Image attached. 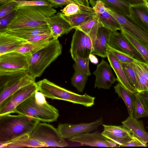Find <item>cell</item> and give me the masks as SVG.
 Here are the masks:
<instances>
[{
    "mask_svg": "<svg viewBox=\"0 0 148 148\" xmlns=\"http://www.w3.org/2000/svg\"><path fill=\"white\" fill-rule=\"evenodd\" d=\"M18 8V4L14 1L0 9V18L14 10H17Z\"/></svg>",
    "mask_w": 148,
    "mask_h": 148,
    "instance_id": "cell-41",
    "label": "cell"
},
{
    "mask_svg": "<svg viewBox=\"0 0 148 148\" xmlns=\"http://www.w3.org/2000/svg\"><path fill=\"white\" fill-rule=\"evenodd\" d=\"M130 5L141 4H145L146 0H124Z\"/></svg>",
    "mask_w": 148,
    "mask_h": 148,
    "instance_id": "cell-45",
    "label": "cell"
},
{
    "mask_svg": "<svg viewBox=\"0 0 148 148\" xmlns=\"http://www.w3.org/2000/svg\"><path fill=\"white\" fill-rule=\"evenodd\" d=\"M121 33L135 48L148 64V46L142 43L123 30Z\"/></svg>",
    "mask_w": 148,
    "mask_h": 148,
    "instance_id": "cell-29",
    "label": "cell"
},
{
    "mask_svg": "<svg viewBox=\"0 0 148 148\" xmlns=\"http://www.w3.org/2000/svg\"><path fill=\"white\" fill-rule=\"evenodd\" d=\"M147 147V145L141 141L138 138L133 136L131 140L129 141L123 147Z\"/></svg>",
    "mask_w": 148,
    "mask_h": 148,
    "instance_id": "cell-43",
    "label": "cell"
},
{
    "mask_svg": "<svg viewBox=\"0 0 148 148\" xmlns=\"http://www.w3.org/2000/svg\"><path fill=\"white\" fill-rule=\"evenodd\" d=\"M35 79L27 71L0 72V105L16 91L35 82Z\"/></svg>",
    "mask_w": 148,
    "mask_h": 148,
    "instance_id": "cell-5",
    "label": "cell"
},
{
    "mask_svg": "<svg viewBox=\"0 0 148 148\" xmlns=\"http://www.w3.org/2000/svg\"><path fill=\"white\" fill-rule=\"evenodd\" d=\"M108 49L112 52L117 60L121 63L130 64L133 62L135 59L132 56L115 49L109 45Z\"/></svg>",
    "mask_w": 148,
    "mask_h": 148,
    "instance_id": "cell-36",
    "label": "cell"
},
{
    "mask_svg": "<svg viewBox=\"0 0 148 148\" xmlns=\"http://www.w3.org/2000/svg\"><path fill=\"white\" fill-rule=\"evenodd\" d=\"M26 42V40L5 33H0V55L13 51Z\"/></svg>",
    "mask_w": 148,
    "mask_h": 148,
    "instance_id": "cell-23",
    "label": "cell"
},
{
    "mask_svg": "<svg viewBox=\"0 0 148 148\" xmlns=\"http://www.w3.org/2000/svg\"><path fill=\"white\" fill-rule=\"evenodd\" d=\"M50 3L53 5L55 7H62L63 6H66L71 3H75L81 8L82 10L91 12L92 11V8L90 7H87L82 5L76 2L70 0H46Z\"/></svg>",
    "mask_w": 148,
    "mask_h": 148,
    "instance_id": "cell-37",
    "label": "cell"
},
{
    "mask_svg": "<svg viewBox=\"0 0 148 148\" xmlns=\"http://www.w3.org/2000/svg\"><path fill=\"white\" fill-rule=\"evenodd\" d=\"M62 14L72 27L73 29H74L89 19L95 13V12L82 10L80 13L70 16H66L62 12Z\"/></svg>",
    "mask_w": 148,
    "mask_h": 148,
    "instance_id": "cell-27",
    "label": "cell"
},
{
    "mask_svg": "<svg viewBox=\"0 0 148 148\" xmlns=\"http://www.w3.org/2000/svg\"><path fill=\"white\" fill-rule=\"evenodd\" d=\"M124 16H130V5L124 0H99Z\"/></svg>",
    "mask_w": 148,
    "mask_h": 148,
    "instance_id": "cell-30",
    "label": "cell"
},
{
    "mask_svg": "<svg viewBox=\"0 0 148 148\" xmlns=\"http://www.w3.org/2000/svg\"><path fill=\"white\" fill-rule=\"evenodd\" d=\"M82 10L80 6L75 3L69 4L60 10L66 16L75 15L81 13Z\"/></svg>",
    "mask_w": 148,
    "mask_h": 148,
    "instance_id": "cell-39",
    "label": "cell"
},
{
    "mask_svg": "<svg viewBox=\"0 0 148 148\" xmlns=\"http://www.w3.org/2000/svg\"><path fill=\"white\" fill-rule=\"evenodd\" d=\"M112 32L103 26L99 27L91 54L103 58L107 57L110 38Z\"/></svg>",
    "mask_w": 148,
    "mask_h": 148,
    "instance_id": "cell-17",
    "label": "cell"
},
{
    "mask_svg": "<svg viewBox=\"0 0 148 148\" xmlns=\"http://www.w3.org/2000/svg\"><path fill=\"white\" fill-rule=\"evenodd\" d=\"M100 22L99 16L95 14L74 29L79 30L86 34H87Z\"/></svg>",
    "mask_w": 148,
    "mask_h": 148,
    "instance_id": "cell-34",
    "label": "cell"
},
{
    "mask_svg": "<svg viewBox=\"0 0 148 148\" xmlns=\"http://www.w3.org/2000/svg\"><path fill=\"white\" fill-rule=\"evenodd\" d=\"M86 36V34L82 31L75 29L73 35L70 50L74 61L78 57L83 58H89L90 53L87 47Z\"/></svg>",
    "mask_w": 148,
    "mask_h": 148,
    "instance_id": "cell-16",
    "label": "cell"
},
{
    "mask_svg": "<svg viewBox=\"0 0 148 148\" xmlns=\"http://www.w3.org/2000/svg\"><path fill=\"white\" fill-rule=\"evenodd\" d=\"M29 135H25L8 143L0 145V147L3 148L46 147L44 144L31 138Z\"/></svg>",
    "mask_w": 148,
    "mask_h": 148,
    "instance_id": "cell-24",
    "label": "cell"
},
{
    "mask_svg": "<svg viewBox=\"0 0 148 148\" xmlns=\"http://www.w3.org/2000/svg\"><path fill=\"white\" fill-rule=\"evenodd\" d=\"M147 128H148V127H147Z\"/></svg>",
    "mask_w": 148,
    "mask_h": 148,
    "instance_id": "cell-51",
    "label": "cell"
},
{
    "mask_svg": "<svg viewBox=\"0 0 148 148\" xmlns=\"http://www.w3.org/2000/svg\"><path fill=\"white\" fill-rule=\"evenodd\" d=\"M115 92L123 101L129 115H133L135 101L134 94L127 90L120 82L114 87Z\"/></svg>",
    "mask_w": 148,
    "mask_h": 148,
    "instance_id": "cell-25",
    "label": "cell"
},
{
    "mask_svg": "<svg viewBox=\"0 0 148 148\" xmlns=\"http://www.w3.org/2000/svg\"><path fill=\"white\" fill-rule=\"evenodd\" d=\"M89 58L90 60L93 64H96L98 63V59L94 55L90 54L89 55Z\"/></svg>",
    "mask_w": 148,
    "mask_h": 148,
    "instance_id": "cell-47",
    "label": "cell"
},
{
    "mask_svg": "<svg viewBox=\"0 0 148 148\" xmlns=\"http://www.w3.org/2000/svg\"><path fill=\"white\" fill-rule=\"evenodd\" d=\"M27 56L20 53L12 51L0 55V72L27 71Z\"/></svg>",
    "mask_w": 148,
    "mask_h": 148,
    "instance_id": "cell-9",
    "label": "cell"
},
{
    "mask_svg": "<svg viewBox=\"0 0 148 148\" xmlns=\"http://www.w3.org/2000/svg\"><path fill=\"white\" fill-rule=\"evenodd\" d=\"M130 11L131 18L148 31V7L146 4L131 5Z\"/></svg>",
    "mask_w": 148,
    "mask_h": 148,
    "instance_id": "cell-21",
    "label": "cell"
},
{
    "mask_svg": "<svg viewBox=\"0 0 148 148\" xmlns=\"http://www.w3.org/2000/svg\"><path fill=\"white\" fill-rule=\"evenodd\" d=\"M29 136L31 138L44 144L46 147H64L68 146L57 129L45 123L40 122Z\"/></svg>",
    "mask_w": 148,
    "mask_h": 148,
    "instance_id": "cell-6",
    "label": "cell"
},
{
    "mask_svg": "<svg viewBox=\"0 0 148 148\" xmlns=\"http://www.w3.org/2000/svg\"><path fill=\"white\" fill-rule=\"evenodd\" d=\"M51 38H53L51 33H43L33 36L27 39L26 41L27 42L38 41Z\"/></svg>",
    "mask_w": 148,
    "mask_h": 148,
    "instance_id": "cell-42",
    "label": "cell"
},
{
    "mask_svg": "<svg viewBox=\"0 0 148 148\" xmlns=\"http://www.w3.org/2000/svg\"><path fill=\"white\" fill-rule=\"evenodd\" d=\"M103 123V119L101 118L89 123H81L77 124L60 123L57 129L64 139H69L75 136L96 130Z\"/></svg>",
    "mask_w": 148,
    "mask_h": 148,
    "instance_id": "cell-10",
    "label": "cell"
},
{
    "mask_svg": "<svg viewBox=\"0 0 148 148\" xmlns=\"http://www.w3.org/2000/svg\"><path fill=\"white\" fill-rule=\"evenodd\" d=\"M89 58H83L77 57L75 60L73 68L75 71L79 72L88 76L91 75L89 68Z\"/></svg>",
    "mask_w": 148,
    "mask_h": 148,
    "instance_id": "cell-33",
    "label": "cell"
},
{
    "mask_svg": "<svg viewBox=\"0 0 148 148\" xmlns=\"http://www.w3.org/2000/svg\"><path fill=\"white\" fill-rule=\"evenodd\" d=\"M111 68L107 62L102 60L93 73L96 77L95 88L109 89L112 84L116 81Z\"/></svg>",
    "mask_w": 148,
    "mask_h": 148,
    "instance_id": "cell-12",
    "label": "cell"
},
{
    "mask_svg": "<svg viewBox=\"0 0 148 148\" xmlns=\"http://www.w3.org/2000/svg\"><path fill=\"white\" fill-rule=\"evenodd\" d=\"M130 64L136 73L138 92L148 91V64L135 59Z\"/></svg>",
    "mask_w": 148,
    "mask_h": 148,
    "instance_id": "cell-20",
    "label": "cell"
},
{
    "mask_svg": "<svg viewBox=\"0 0 148 148\" xmlns=\"http://www.w3.org/2000/svg\"><path fill=\"white\" fill-rule=\"evenodd\" d=\"M107 57L111 68L116 76V81L120 82L127 90L134 94L138 92L127 78L121 63L116 58L112 52L108 49Z\"/></svg>",
    "mask_w": 148,
    "mask_h": 148,
    "instance_id": "cell-18",
    "label": "cell"
},
{
    "mask_svg": "<svg viewBox=\"0 0 148 148\" xmlns=\"http://www.w3.org/2000/svg\"><path fill=\"white\" fill-rule=\"evenodd\" d=\"M70 141L77 142L88 146L116 147L120 145L105 137L99 131L82 134L68 139Z\"/></svg>",
    "mask_w": 148,
    "mask_h": 148,
    "instance_id": "cell-11",
    "label": "cell"
},
{
    "mask_svg": "<svg viewBox=\"0 0 148 148\" xmlns=\"http://www.w3.org/2000/svg\"><path fill=\"white\" fill-rule=\"evenodd\" d=\"M53 7L44 5L21 7L11 22L0 33H5L10 30L38 27L47 25L49 18L56 12Z\"/></svg>",
    "mask_w": 148,
    "mask_h": 148,
    "instance_id": "cell-1",
    "label": "cell"
},
{
    "mask_svg": "<svg viewBox=\"0 0 148 148\" xmlns=\"http://www.w3.org/2000/svg\"><path fill=\"white\" fill-rule=\"evenodd\" d=\"M109 45L115 49L132 56L139 61L146 62L141 55L121 32L117 31L112 32Z\"/></svg>",
    "mask_w": 148,
    "mask_h": 148,
    "instance_id": "cell-14",
    "label": "cell"
},
{
    "mask_svg": "<svg viewBox=\"0 0 148 148\" xmlns=\"http://www.w3.org/2000/svg\"><path fill=\"white\" fill-rule=\"evenodd\" d=\"M26 116L10 114L0 116V145L32 133L40 122Z\"/></svg>",
    "mask_w": 148,
    "mask_h": 148,
    "instance_id": "cell-2",
    "label": "cell"
},
{
    "mask_svg": "<svg viewBox=\"0 0 148 148\" xmlns=\"http://www.w3.org/2000/svg\"><path fill=\"white\" fill-rule=\"evenodd\" d=\"M135 101L133 115L134 117L139 119L148 116V113L146 110L138 92L134 94Z\"/></svg>",
    "mask_w": 148,
    "mask_h": 148,
    "instance_id": "cell-32",
    "label": "cell"
},
{
    "mask_svg": "<svg viewBox=\"0 0 148 148\" xmlns=\"http://www.w3.org/2000/svg\"><path fill=\"white\" fill-rule=\"evenodd\" d=\"M144 107L148 113V91L138 92Z\"/></svg>",
    "mask_w": 148,
    "mask_h": 148,
    "instance_id": "cell-44",
    "label": "cell"
},
{
    "mask_svg": "<svg viewBox=\"0 0 148 148\" xmlns=\"http://www.w3.org/2000/svg\"><path fill=\"white\" fill-rule=\"evenodd\" d=\"M62 13V12H58L56 14H53L47 20V25L53 39H58L63 35L68 33L73 29Z\"/></svg>",
    "mask_w": 148,
    "mask_h": 148,
    "instance_id": "cell-15",
    "label": "cell"
},
{
    "mask_svg": "<svg viewBox=\"0 0 148 148\" xmlns=\"http://www.w3.org/2000/svg\"><path fill=\"white\" fill-rule=\"evenodd\" d=\"M38 91L36 82L20 89L0 105V116L14 113L16 108L28 98Z\"/></svg>",
    "mask_w": 148,
    "mask_h": 148,
    "instance_id": "cell-8",
    "label": "cell"
},
{
    "mask_svg": "<svg viewBox=\"0 0 148 148\" xmlns=\"http://www.w3.org/2000/svg\"><path fill=\"white\" fill-rule=\"evenodd\" d=\"M70 1H74V2H77V3H78L76 0H70Z\"/></svg>",
    "mask_w": 148,
    "mask_h": 148,
    "instance_id": "cell-50",
    "label": "cell"
},
{
    "mask_svg": "<svg viewBox=\"0 0 148 148\" xmlns=\"http://www.w3.org/2000/svg\"><path fill=\"white\" fill-rule=\"evenodd\" d=\"M62 47L58 39H53L47 45L27 56V72L35 78L41 75L45 70L60 56Z\"/></svg>",
    "mask_w": 148,
    "mask_h": 148,
    "instance_id": "cell-3",
    "label": "cell"
},
{
    "mask_svg": "<svg viewBox=\"0 0 148 148\" xmlns=\"http://www.w3.org/2000/svg\"><path fill=\"white\" fill-rule=\"evenodd\" d=\"M107 11L117 20L123 30L148 46V31L135 23L130 16H124L105 4Z\"/></svg>",
    "mask_w": 148,
    "mask_h": 148,
    "instance_id": "cell-7",
    "label": "cell"
},
{
    "mask_svg": "<svg viewBox=\"0 0 148 148\" xmlns=\"http://www.w3.org/2000/svg\"><path fill=\"white\" fill-rule=\"evenodd\" d=\"M132 133V135L137 138L145 144L148 143V132L145 128L143 121L138 120L133 115H129L122 122Z\"/></svg>",
    "mask_w": 148,
    "mask_h": 148,
    "instance_id": "cell-19",
    "label": "cell"
},
{
    "mask_svg": "<svg viewBox=\"0 0 148 148\" xmlns=\"http://www.w3.org/2000/svg\"><path fill=\"white\" fill-rule=\"evenodd\" d=\"M49 33H51V31L47 25L37 27L22 28L10 30L5 34L26 41L27 39L36 35Z\"/></svg>",
    "mask_w": 148,
    "mask_h": 148,
    "instance_id": "cell-22",
    "label": "cell"
},
{
    "mask_svg": "<svg viewBox=\"0 0 148 148\" xmlns=\"http://www.w3.org/2000/svg\"><path fill=\"white\" fill-rule=\"evenodd\" d=\"M121 63L127 78L132 85L137 91L138 85L136 75L134 69L130 64Z\"/></svg>",
    "mask_w": 148,
    "mask_h": 148,
    "instance_id": "cell-35",
    "label": "cell"
},
{
    "mask_svg": "<svg viewBox=\"0 0 148 148\" xmlns=\"http://www.w3.org/2000/svg\"><path fill=\"white\" fill-rule=\"evenodd\" d=\"M17 10H14L0 18V33L2 32L11 22L16 15Z\"/></svg>",
    "mask_w": 148,
    "mask_h": 148,
    "instance_id": "cell-40",
    "label": "cell"
},
{
    "mask_svg": "<svg viewBox=\"0 0 148 148\" xmlns=\"http://www.w3.org/2000/svg\"><path fill=\"white\" fill-rule=\"evenodd\" d=\"M88 77L79 72L75 71L71 79V84L78 92H83L88 79Z\"/></svg>",
    "mask_w": 148,
    "mask_h": 148,
    "instance_id": "cell-31",
    "label": "cell"
},
{
    "mask_svg": "<svg viewBox=\"0 0 148 148\" xmlns=\"http://www.w3.org/2000/svg\"><path fill=\"white\" fill-rule=\"evenodd\" d=\"M102 135L108 139L123 147L131 140L133 136L128 129L122 125L116 126L102 124Z\"/></svg>",
    "mask_w": 148,
    "mask_h": 148,
    "instance_id": "cell-13",
    "label": "cell"
},
{
    "mask_svg": "<svg viewBox=\"0 0 148 148\" xmlns=\"http://www.w3.org/2000/svg\"><path fill=\"white\" fill-rule=\"evenodd\" d=\"M18 0H0V9Z\"/></svg>",
    "mask_w": 148,
    "mask_h": 148,
    "instance_id": "cell-46",
    "label": "cell"
},
{
    "mask_svg": "<svg viewBox=\"0 0 148 148\" xmlns=\"http://www.w3.org/2000/svg\"><path fill=\"white\" fill-rule=\"evenodd\" d=\"M18 4V7L29 6L44 5L55 7V6L47 0L27 1L18 0L15 1Z\"/></svg>",
    "mask_w": 148,
    "mask_h": 148,
    "instance_id": "cell-38",
    "label": "cell"
},
{
    "mask_svg": "<svg viewBox=\"0 0 148 148\" xmlns=\"http://www.w3.org/2000/svg\"><path fill=\"white\" fill-rule=\"evenodd\" d=\"M99 16V21L103 26L112 32L121 30V27L116 19L110 14L106 10L101 13L96 14Z\"/></svg>",
    "mask_w": 148,
    "mask_h": 148,
    "instance_id": "cell-28",
    "label": "cell"
},
{
    "mask_svg": "<svg viewBox=\"0 0 148 148\" xmlns=\"http://www.w3.org/2000/svg\"><path fill=\"white\" fill-rule=\"evenodd\" d=\"M79 3L87 7H90L88 0H76Z\"/></svg>",
    "mask_w": 148,
    "mask_h": 148,
    "instance_id": "cell-48",
    "label": "cell"
},
{
    "mask_svg": "<svg viewBox=\"0 0 148 148\" xmlns=\"http://www.w3.org/2000/svg\"><path fill=\"white\" fill-rule=\"evenodd\" d=\"M145 3L146 4L148 7V0H146Z\"/></svg>",
    "mask_w": 148,
    "mask_h": 148,
    "instance_id": "cell-49",
    "label": "cell"
},
{
    "mask_svg": "<svg viewBox=\"0 0 148 148\" xmlns=\"http://www.w3.org/2000/svg\"><path fill=\"white\" fill-rule=\"evenodd\" d=\"M36 93L19 105L15 109L14 113L44 122L57 121L59 116L58 110L46 101L39 100Z\"/></svg>",
    "mask_w": 148,
    "mask_h": 148,
    "instance_id": "cell-4",
    "label": "cell"
},
{
    "mask_svg": "<svg viewBox=\"0 0 148 148\" xmlns=\"http://www.w3.org/2000/svg\"><path fill=\"white\" fill-rule=\"evenodd\" d=\"M53 39V38H51L38 41L27 42L23 44L14 51L27 56L31 55L45 46Z\"/></svg>",
    "mask_w": 148,
    "mask_h": 148,
    "instance_id": "cell-26",
    "label": "cell"
}]
</instances>
